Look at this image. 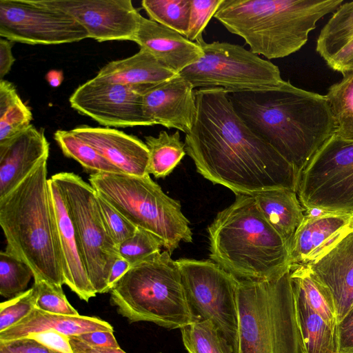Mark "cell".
<instances>
[{
	"mask_svg": "<svg viewBox=\"0 0 353 353\" xmlns=\"http://www.w3.org/2000/svg\"><path fill=\"white\" fill-rule=\"evenodd\" d=\"M26 337L34 339L59 353H74L70 342V337L55 330L31 333Z\"/></svg>",
	"mask_w": 353,
	"mask_h": 353,
	"instance_id": "obj_41",
	"label": "cell"
},
{
	"mask_svg": "<svg viewBox=\"0 0 353 353\" xmlns=\"http://www.w3.org/2000/svg\"><path fill=\"white\" fill-rule=\"evenodd\" d=\"M353 353V352H352Z\"/></svg>",
	"mask_w": 353,
	"mask_h": 353,
	"instance_id": "obj_50",
	"label": "cell"
},
{
	"mask_svg": "<svg viewBox=\"0 0 353 353\" xmlns=\"http://www.w3.org/2000/svg\"><path fill=\"white\" fill-rule=\"evenodd\" d=\"M0 353H59L37 341L23 337L11 341L0 342Z\"/></svg>",
	"mask_w": 353,
	"mask_h": 353,
	"instance_id": "obj_42",
	"label": "cell"
},
{
	"mask_svg": "<svg viewBox=\"0 0 353 353\" xmlns=\"http://www.w3.org/2000/svg\"><path fill=\"white\" fill-rule=\"evenodd\" d=\"M33 277L31 269L24 262L6 250L0 252V294L12 299L26 291Z\"/></svg>",
	"mask_w": 353,
	"mask_h": 353,
	"instance_id": "obj_35",
	"label": "cell"
},
{
	"mask_svg": "<svg viewBox=\"0 0 353 353\" xmlns=\"http://www.w3.org/2000/svg\"><path fill=\"white\" fill-rule=\"evenodd\" d=\"M339 353L353 352V305L336 325Z\"/></svg>",
	"mask_w": 353,
	"mask_h": 353,
	"instance_id": "obj_43",
	"label": "cell"
},
{
	"mask_svg": "<svg viewBox=\"0 0 353 353\" xmlns=\"http://www.w3.org/2000/svg\"><path fill=\"white\" fill-rule=\"evenodd\" d=\"M343 0H223L214 17L268 59L299 50L319 19Z\"/></svg>",
	"mask_w": 353,
	"mask_h": 353,
	"instance_id": "obj_5",
	"label": "cell"
},
{
	"mask_svg": "<svg viewBox=\"0 0 353 353\" xmlns=\"http://www.w3.org/2000/svg\"><path fill=\"white\" fill-rule=\"evenodd\" d=\"M195 321H210L238 353V279L216 263L190 259L176 261Z\"/></svg>",
	"mask_w": 353,
	"mask_h": 353,
	"instance_id": "obj_11",
	"label": "cell"
},
{
	"mask_svg": "<svg viewBox=\"0 0 353 353\" xmlns=\"http://www.w3.org/2000/svg\"><path fill=\"white\" fill-rule=\"evenodd\" d=\"M145 139L149 151L148 172L156 178L169 175L186 154L179 131L168 134L163 130L157 137L147 136Z\"/></svg>",
	"mask_w": 353,
	"mask_h": 353,
	"instance_id": "obj_28",
	"label": "cell"
},
{
	"mask_svg": "<svg viewBox=\"0 0 353 353\" xmlns=\"http://www.w3.org/2000/svg\"><path fill=\"white\" fill-rule=\"evenodd\" d=\"M180 330L188 353H234L210 321H195Z\"/></svg>",
	"mask_w": 353,
	"mask_h": 353,
	"instance_id": "obj_33",
	"label": "cell"
},
{
	"mask_svg": "<svg viewBox=\"0 0 353 353\" xmlns=\"http://www.w3.org/2000/svg\"><path fill=\"white\" fill-rule=\"evenodd\" d=\"M256 205L268 222L288 241L303 222L305 214L297 192L277 188L253 195Z\"/></svg>",
	"mask_w": 353,
	"mask_h": 353,
	"instance_id": "obj_26",
	"label": "cell"
},
{
	"mask_svg": "<svg viewBox=\"0 0 353 353\" xmlns=\"http://www.w3.org/2000/svg\"><path fill=\"white\" fill-rule=\"evenodd\" d=\"M161 241L150 232L137 228L134 234L118 246L121 258L130 267L144 259L161 252Z\"/></svg>",
	"mask_w": 353,
	"mask_h": 353,
	"instance_id": "obj_36",
	"label": "cell"
},
{
	"mask_svg": "<svg viewBox=\"0 0 353 353\" xmlns=\"http://www.w3.org/2000/svg\"><path fill=\"white\" fill-rule=\"evenodd\" d=\"M196 113L185 134V151L197 172L236 194L253 196L277 188L297 192L294 168L256 135L220 88L194 90Z\"/></svg>",
	"mask_w": 353,
	"mask_h": 353,
	"instance_id": "obj_1",
	"label": "cell"
},
{
	"mask_svg": "<svg viewBox=\"0 0 353 353\" xmlns=\"http://www.w3.org/2000/svg\"><path fill=\"white\" fill-rule=\"evenodd\" d=\"M130 268L129 263L120 257L113 264L108 280V290Z\"/></svg>",
	"mask_w": 353,
	"mask_h": 353,
	"instance_id": "obj_46",
	"label": "cell"
},
{
	"mask_svg": "<svg viewBox=\"0 0 353 353\" xmlns=\"http://www.w3.org/2000/svg\"><path fill=\"white\" fill-rule=\"evenodd\" d=\"M307 265L330 292L338 324L353 305V229L329 252Z\"/></svg>",
	"mask_w": 353,
	"mask_h": 353,
	"instance_id": "obj_21",
	"label": "cell"
},
{
	"mask_svg": "<svg viewBox=\"0 0 353 353\" xmlns=\"http://www.w3.org/2000/svg\"><path fill=\"white\" fill-rule=\"evenodd\" d=\"M37 293L34 288L10 299L0 305V332L13 326L26 317L34 307Z\"/></svg>",
	"mask_w": 353,
	"mask_h": 353,
	"instance_id": "obj_38",
	"label": "cell"
},
{
	"mask_svg": "<svg viewBox=\"0 0 353 353\" xmlns=\"http://www.w3.org/2000/svg\"><path fill=\"white\" fill-rule=\"evenodd\" d=\"M50 179L59 188L72 221L92 286L97 294L109 292L110 272L121 256L102 219L96 191L74 172H59Z\"/></svg>",
	"mask_w": 353,
	"mask_h": 353,
	"instance_id": "obj_9",
	"label": "cell"
},
{
	"mask_svg": "<svg viewBox=\"0 0 353 353\" xmlns=\"http://www.w3.org/2000/svg\"><path fill=\"white\" fill-rule=\"evenodd\" d=\"M203 56L179 74L194 88H223L228 93L279 85V68L243 47L227 42L196 41Z\"/></svg>",
	"mask_w": 353,
	"mask_h": 353,
	"instance_id": "obj_10",
	"label": "cell"
},
{
	"mask_svg": "<svg viewBox=\"0 0 353 353\" xmlns=\"http://www.w3.org/2000/svg\"><path fill=\"white\" fill-rule=\"evenodd\" d=\"M133 41L176 74L198 61L203 54L197 43L142 15Z\"/></svg>",
	"mask_w": 353,
	"mask_h": 353,
	"instance_id": "obj_20",
	"label": "cell"
},
{
	"mask_svg": "<svg viewBox=\"0 0 353 353\" xmlns=\"http://www.w3.org/2000/svg\"><path fill=\"white\" fill-rule=\"evenodd\" d=\"M71 132L124 174L136 176L149 174V151L137 137L108 127L81 125Z\"/></svg>",
	"mask_w": 353,
	"mask_h": 353,
	"instance_id": "obj_19",
	"label": "cell"
},
{
	"mask_svg": "<svg viewBox=\"0 0 353 353\" xmlns=\"http://www.w3.org/2000/svg\"><path fill=\"white\" fill-rule=\"evenodd\" d=\"M88 180L99 196L137 228L155 236L170 254L181 241L192 242L180 202L165 194L150 174L99 172L90 174Z\"/></svg>",
	"mask_w": 353,
	"mask_h": 353,
	"instance_id": "obj_8",
	"label": "cell"
},
{
	"mask_svg": "<svg viewBox=\"0 0 353 353\" xmlns=\"http://www.w3.org/2000/svg\"><path fill=\"white\" fill-rule=\"evenodd\" d=\"M0 36L33 45L68 43L89 38L85 29L69 14L38 0H0Z\"/></svg>",
	"mask_w": 353,
	"mask_h": 353,
	"instance_id": "obj_13",
	"label": "cell"
},
{
	"mask_svg": "<svg viewBox=\"0 0 353 353\" xmlns=\"http://www.w3.org/2000/svg\"><path fill=\"white\" fill-rule=\"evenodd\" d=\"M297 194L307 212H353V141L330 137L301 173Z\"/></svg>",
	"mask_w": 353,
	"mask_h": 353,
	"instance_id": "obj_12",
	"label": "cell"
},
{
	"mask_svg": "<svg viewBox=\"0 0 353 353\" xmlns=\"http://www.w3.org/2000/svg\"><path fill=\"white\" fill-rule=\"evenodd\" d=\"M168 251L132 266L110 290V302L130 323L176 329L195 321L176 261Z\"/></svg>",
	"mask_w": 353,
	"mask_h": 353,
	"instance_id": "obj_7",
	"label": "cell"
},
{
	"mask_svg": "<svg viewBox=\"0 0 353 353\" xmlns=\"http://www.w3.org/2000/svg\"><path fill=\"white\" fill-rule=\"evenodd\" d=\"M73 336L92 347H120L113 332L110 331H93Z\"/></svg>",
	"mask_w": 353,
	"mask_h": 353,
	"instance_id": "obj_44",
	"label": "cell"
},
{
	"mask_svg": "<svg viewBox=\"0 0 353 353\" xmlns=\"http://www.w3.org/2000/svg\"><path fill=\"white\" fill-rule=\"evenodd\" d=\"M97 201L105 226L117 246L132 236L137 228L97 193Z\"/></svg>",
	"mask_w": 353,
	"mask_h": 353,
	"instance_id": "obj_39",
	"label": "cell"
},
{
	"mask_svg": "<svg viewBox=\"0 0 353 353\" xmlns=\"http://www.w3.org/2000/svg\"><path fill=\"white\" fill-rule=\"evenodd\" d=\"M290 273L292 284L301 292L310 306L336 328L337 317L332 298L309 266L292 264Z\"/></svg>",
	"mask_w": 353,
	"mask_h": 353,
	"instance_id": "obj_29",
	"label": "cell"
},
{
	"mask_svg": "<svg viewBox=\"0 0 353 353\" xmlns=\"http://www.w3.org/2000/svg\"><path fill=\"white\" fill-rule=\"evenodd\" d=\"M316 50L333 70L353 72V1L334 11L319 34Z\"/></svg>",
	"mask_w": 353,
	"mask_h": 353,
	"instance_id": "obj_23",
	"label": "cell"
},
{
	"mask_svg": "<svg viewBox=\"0 0 353 353\" xmlns=\"http://www.w3.org/2000/svg\"><path fill=\"white\" fill-rule=\"evenodd\" d=\"M63 78V76L62 72L55 70L49 71L46 76V80L52 87L59 86L61 83Z\"/></svg>",
	"mask_w": 353,
	"mask_h": 353,
	"instance_id": "obj_48",
	"label": "cell"
},
{
	"mask_svg": "<svg viewBox=\"0 0 353 353\" xmlns=\"http://www.w3.org/2000/svg\"><path fill=\"white\" fill-rule=\"evenodd\" d=\"M32 120V114L14 85L8 81L0 80V143L29 127Z\"/></svg>",
	"mask_w": 353,
	"mask_h": 353,
	"instance_id": "obj_30",
	"label": "cell"
},
{
	"mask_svg": "<svg viewBox=\"0 0 353 353\" xmlns=\"http://www.w3.org/2000/svg\"><path fill=\"white\" fill-rule=\"evenodd\" d=\"M49 184L57 217L65 284L80 299L88 302L97 292L88 278L81 245L62 196L51 179Z\"/></svg>",
	"mask_w": 353,
	"mask_h": 353,
	"instance_id": "obj_22",
	"label": "cell"
},
{
	"mask_svg": "<svg viewBox=\"0 0 353 353\" xmlns=\"http://www.w3.org/2000/svg\"><path fill=\"white\" fill-rule=\"evenodd\" d=\"M71 346L88 353H126L119 348L92 347L78 339L76 336H69Z\"/></svg>",
	"mask_w": 353,
	"mask_h": 353,
	"instance_id": "obj_47",
	"label": "cell"
},
{
	"mask_svg": "<svg viewBox=\"0 0 353 353\" xmlns=\"http://www.w3.org/2000/svg\"><path fill=\"white\" fill-rule=\"evenodd\" d=\"M140 88L93 78L79 85L69 101L78 112L108 128L153 125L145 114Z\"/></svg>",
	"mask_w": 353,
	"mask_h": 353,
	"instance_id": "obj_14",
	"label": "cell"
},
{
	"mask_svg": "<svg viewBox=\"0 0 353 353\" xmlns=\"http://www.w3.org/2000/svg\"><path fill=\"white\" fill-rule=\"evenodd\" d=\"M210 259L240 280H268L290 270L288 241L268 222L254 197L236 194L208 228Z\"/></svg>",
	"mask_w": 353,
	"mask_h": 353,
	"instance_id": "obj_4",
	"label": "cell"
},
{
	"mask_svg": "<svg viewBox=\"0 0 353 353\" xmlns=\"http://www.w3.org/2000/svg\"><path fill=\"white\" fill-rule=\"evenodd\" d=\"M34 281L33 287L37 293L36 308L53 314L80 315L68 301L62 287L54 285L45 280Z\"/></svg>",
	"mask_w": 353,
	"mask_h": 353,
	"instance_id": "obj_37",
	"label": "cell"
},
{
	"mask_svg": "<svg viewBox=\"0 0 353 353\" xmlns=\"http://www.w3.org/2000/svg\"><path fill=\"white\" fill-rule=\"evenodd\" d=\"M290 270L238 279V353H303Z\"/></svg>",
	"mask_w": 353,
	"mask_h": 353,
	"instance_id": "obj_6",
	"label": "cell"
},
{
	"mask_svg": "<svg viewBox=\"0 0 353 353\" xmlns=\"http://www.w3.org/2000/svg\"><path fill=\"white\" fill-rule=\"evenodd\" d=\"M75 19L98 41H133L140 13L130 0H38Z\"/></svg>",
	"mask_w": 353,
	"mask_h": 353,
	"instance_id": "obj_15",
	"label": "cell"
},
{
	"mask_svg": "<svg viewBox=\"0 0 353 353\" xmlns=\"http://www.w3.org/2000/svg\"><path fill=\"white\" fill-rule=\"evenodd\" d=\"M46 330H55L73 336L93 331L114 332V328L107 321L95 316L53 314L34 307L19 322L1 332L0 342L11 341Z\"/></svg>",
	"mask_w": 353,
	"mask_h": 353,
	"instance_id": "obj_24",
	"label": "cell"
},
{
	"mask_svg": "<svg viewBox=\"0 0 353 353\" xmlns=\"http://www.w3.org/2000/svg\"><path fill=\"white\" fill-rule=\"evenodd\" d=\"M72 350H73L74 353H88V352H85V351H83V350H80V349H78V348H77V347H72Z\"/></svg>",
	"mask_w": 353,
	"mask_h": 353,
	"instance_id": "obj_49",
	"label": "cell"
},
{
	"mask_svg": "<svg viewBox=\"0 0 353 353\" xmlns=\"http://www.w3.org/2000/svg\"><path fill=\"white\" fill-rule=\"evenodd\" d=\"M319 212L305 215L295 231L290 243L292 264L316 262L353 229V212Z\"/></svg>",
	"mask_w": 353,
	"mask_h": 353,
	"instance_id": "obj_17",
	"label": "cell"
},
{
	"mask_svg": "<svg viewBox=\"0 0 353 353\" xmlns=\"http://www.w3.org/2000/svg\"><path fill=\"white\" fill-rule=\"evenodd\" d=\"M54 139L65 157L74 159L92 174L123 173L71 130H58L54 134Z\"/></svg>",
	"mask_w": 353,
	"mask_h": 353,
	"instance_id": "obj_32",
	"label": "cell"
},
{
	"mask_svg": "<svg viewBox=\"0 0 353 353\" xmlns=\"http://www.w3.org/2000/svg\"><path fill=\"white\" fill-rule=\"evenodd\" d=\"M243 122L294 169L299 177L336 131L325 95L283 81L279 85L229 93Z\"/></svg>",
	"mask_w": 353,
	"mask_h": 353,
	"instance_id": "obj_2",
	"label": "cell"
},
{
	"mask_svg": "<svg viewBox=\"0 0 353 353\" xmlns=\"http://www.w3.org/2000/svg\"><path fill=\"white\" fill-rule=\"evenodd\" d=\"M223 0H190L188 32L185 37L193 41L202 37L210 19L214 16Z\"/></svg>",
	"mask_w": 353,
	"mask_h": 353,
	"instance_id": "obj_40",
	"label": "cell"
},
{
	"mask_svg": "<svg viewBox=\"0 0 353 353\" xmlns=\"http://www.w3.org/2000/svg\"><path fill=\"white\" fill-rule=\"evenodd\" d=\"M292 288L303 353H339L336 328L310 306L296 287Z\"/></svg>",
	"mask_w": 353,
	"mask_h": 353,
	"instance_id": "obj_27",
	"label": "cell"
},
{
	"mask_svg": "<svg viewBox=\"0 0 353 353\" xmlns=\"http://www.w3.org/2000/svg\"><path fill=\"white\" fill-rule=\"evenodd\" d=\"M342 74L343 78L329 88L325 97L335 121L334 134L353 141V72Z\"/></svg>",
	"mask_w": 353,
	"mask_h": 353,
	"instance_id": "obj_31",
	"label": "cell"
},
{
	"mask_svg": "<svg viewBox=\"0 0 353 353\" xmlns=\"http://www.w3.org/2000/svg\"><path fill=\"white\" fill-rule=\"evenodd\" d=\"M179 74L163 66L148 51L140 48L134 55L112 61L99 70L94 77L130 85L155 84Z\"/></svg>",
	"mask_w": 353,
	"mask_h": 353,
	"instance_id": "obj_25",
	"label": "cell"
},
{
	"mask_svg": "<svg viewBox=\"0 0 353 353\" xmlns=\"http://www.w3.org/2000/svg\"><path fill=\"white\" fill-rule=\"evenodd\" d=\"M141 6L150 19L186 37L190 0H143Z\"/></svg>",
	"mask_w": 353,
	"mask_h": 353,
	"instance_id": "obj_34",
	"label": "cell"
},
{
	"mask_svg": "<svg viewBox=\"0 0 353 353\" xmlns=\"http://www.w3.org/2000/svg\"><path fill=\"white\" fill-rule=\"evenodd\" d=\"M50 143L43 130L33 125L0 143V199L17 188L44 160Z\"/></svg>",
	"mask_w": 353,
	"mask_h": 353,
	"instance_id": "obj_18",
	"label": "cell"
},
{
	"mask_svg": "<svg viewBox=\"0 0 353 353\" xmlns=\"http://www.w3.org/2000/svg\"><path fill=\"white\" fill-rule=\"evenodd\" d=\"M146 117L153 125H161L168 129H176L188 134L192 126L196 102L191 83L176 74L164 81L141 85Z\"/></svg>",
	"mask_w": 353,
	"mask_h": 353,
	"instance_id": "obj_16",
	"label": "cell"
},
{
	"mask_svg": "<svg viewBox=\"0 0 353 353\" xmlns=\"http://www.w3.org/2000/svg\"><path fill=\"white\" fill-rule=\"evenodd\" d=\"M47 161L0 199V225L6 240L5 250L28 265L34 280L62 287L63 257Z\"/></svg>",
	"mask_w": 353,
	"mask_h": 353,
	"instance_id": "obj_3",
	"label": "cell"
},
{
	"mask_svg": "<svg viewBox=\"0 0 353 353\" xmlns=\"http://www.w3.org/2000/svg\"><path fill=\"white\" fill-rule=\"evenodd\" d=\"M12 42L8 39H0V80L10 72L15 59L12 52Z\"/></svg>",
	"mask_w": 353,
	"mask_h": 353,
	"instance_id": "obj_45",
	"label": "cell"
}]
</instances>
